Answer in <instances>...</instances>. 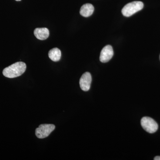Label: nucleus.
Wrapping results in <instances>:
<instances>
[{
  "label": "nucleus",
  "mask_w": 160,
  "mask_h": 160,
  "mask_svg": "<svg viewBox=\"0 0 160 160\" xmlns=\"http://www.w3.org/2000/svg\"><path fill=\"white\" fill-rule=\"evenodd\" d=\"M26 69V65L25 63L17 62L5 68L3 70V74L6 77L10 78H17L23 74Z\"/></svg>",
  "instance_id": "nucleus-1"
},
{
  "label": "nucleus",
  "mask_w": 160,
  "mask_h": 160,
  "mask_svg": "<svg viewBox=\"0 0 160 160\" xmlns=\"http://www.w3.org/2000/svg\"><path fill=\"white\" fill-rule=\"evenodd\" d=\"M144 4L142 2L135 1L128 3L123 7L122 13L124 16L129 17L143 9Z\"/></svg>",
  "instance_id": "nucleus-2"
},
{
  "label": "nucleus",
  "mask_w": 160,
  "mask_h": 160,
  "mask_svg": "<svg viewBox=\"0 0 160 160\" xmlns=\"http://www.w3.org/2000/svg\"><path fill=\"white\" fill-rule=\"evenodd\" d=\"M55 129V126L53 124H42L36 129V135L38 138H45L49 136Z\"/></svg>",
  "instance_id": "nucleus-3"
},
{
  "label": "nucleus",
  "mask_w": 160,
  "mask_h": 160,
  "mask_svg": "<svg viewBox=\"0 0 160 160\" xmlns=\"http://www.w3.org/2000/svg\"><path fill=\"white\" fill-rule=\"evenodd\" d=\"M141 124L143 129L150 133L156 132L158 128L157 123L153 119L148 117H143L141 119Z\"/></svg>",
  "instance_id": "nucleus-4"
},
{
  "label": "nucleus",
  "mask_w": 160,
  "mask_h": 160,
  "mask_svg": "<svg viewBox=\"0 0 160 160\" xmlns=\"http://www.w3.org/2000/svg\"><path fill=\"white\" fill-rule=\"evenodd\" d=\"M113 50L110 45H107L102 49L100 56V60L102 62L106 63L111 60L113 57Z\"/></svg>",
  "instance_id": "nucleus-5"
},
{
  "label": "nucleus",
  "mask_w": 160,
  "mask_h": 160,
  "mask_svg": "<svg viewBox=\"0 0 160 160\" xmlns=\"http://www.w3.org/2000/svg\"><path fill=\"white\" fill-rule=\"evenodd\" d=\"M92 82L91 75L89 72H86L82 75L80 79L81 89L84 91H89Z\"/></svg>",
  "instance_id": "nucleus-6"
},
{
  "label": "nucleus",
  "mask_w": 160,
  "mask_h": 160,
  "mask_svg": "<svg viewBox=\"0 0 160 160\" xmlns=\"http://www.w3.org/2000/svg\"><path fill=\"white\" fill-rule=\"evenodd\" d=\"M34 34L38 39L46 40L49 37V30L46 28H36L34 30Z\"/></svg>",
  "instance_id": "nucleus-7"
},
{
  "label": "nucleus",
  "mask_w": 160,
  "mask_h": 160,
  "mask_svg": "<svg viewBox=\"0 0 160 160\" xmlns=\"http://www.w3.org/2000/svg\"><path fill=\"white\" fill-rule=\"evenodd\" d=\"M94 8L91 4H84L80 9V13L81 15L84 17H89L93 13Z\"/></svg>",
  "instance_id": "nucleus-8"
},
{
  "label": "nucleus",
  "mask_w": 160,
  "mask_h": 160,
  "mask_svg": "<svg viewBox=\"0 0 160 160\" xmlns=\"http://www.w3.org/2000/svg\"><path fill=\"white\" fill-rule=\"evenodd\" d=\"M49 57L52 61L55 62H58L61 59V52L57 48H53L49 51Z\"/></svg>",
  "instance_id": "nucleus-9"
},
{
  "label": "nucleus",
  "mask_w": 160,
  "mask_h": 160,
  "mask_svg": "<svg viewBox=\"0 0 160 160\" xmlns=\"http://www.w3.org/2000/svg\"><path fill=\"white\" fill-rule=\"evenodd\" d=\"M154 160H160V156H157L154 158Z\"/></svg>",
  "instance_id": "nucleus-10"
},
{
  "label": "nucleus",
  "mask_w": 160,
  "mask_h": 160,
  "mask_svg": "<svg viewBox=\"0 0 160 160\" xmlns=\"http://www.w3.org/2000/svg\"><path fill=\"white\" fill-rule=\"evenodd\" d=\"M16 1H21V0H16Z\"/></svg>",
  "instance_id": "nucleus-11"
},
{
  "label": "nucleus",
  "mask_w": 160,
  "mask_h": 160,
  "mask_svg": "<svg viewBox=\"0 0 160 160\" xmlns=\"http://www.w3.org/2000/svg\"></svg>",
  "instance_id": "nucleus-12"
}]
</instances>
